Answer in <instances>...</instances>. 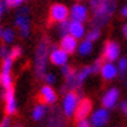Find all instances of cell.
I'll use <instances>...</instances> for the list:
<instances>
[{"label":"cell","mask_w":127,"mask_h":127,"mask_svg":"<svg viewBox=\"0 0 127 127\" xmlns=\"http://www.w3.org/2000/svg\"><path fill=\"white\" fill-rule=\"evenodd\" d=\"M1 40L4 41V44H6V45H10L12 42H14V40H16V32H14V30L10 28V27L3 28Z\"/></svg>","instance_id":"obj_21"},{"label":"cell","mask_w":127,"mask_h":127,"mask_svg":"<svg viewBox=\"0 0 127 127\" xmlns=\"http://www.w3.org/2000/svg\"><path fill=\"white\" fill-rule=\"evenodd\" d=\"M91 74H94V69L91 65H85L82 67V68L80 71L76 72V84H77V90L82 86V84L91 76Z\"/></svg>","instance_id":"obj_18"},{"label":"cell","mask_w":127,"mask_h":127,"mask_svg":"<svg viewBox=\"0 0 127 127\" xmlns=\"http://www.w3.org/2000/svg\"><path fill=\"white\" fill-rule=\"evenodd\" d=\"M13 63H14V59H12L10 57L4 58L1 63V73H12Z\"/></svg>","instance_id":"obj_24"},{"label":"cell","mask_w":127,"mask_h":127,"mask_svg":"<svg viewBox=\"0 0 127 127\" xmlns=\"http://www.w3.org/2000/svg\"><path fill=\"white\" fill-rule=\"evenodd\" d=\"M121 16H122L123 18H127V4L123 5L122 8H121Z\"/></svg>","instance_id":"obj_36"},{"label":"cell","mask_w":127,"mask_h":127,"mask_svg":"<svg viewBox=\"0 0 127 127\" xmlns=\"http://www.w3.org/2000/svg\"><path fill=\"white\" fill-rule=\"evenodd\" d=\"M26 0H5V5L8 6V8H18L23 4Z\"/></svg>","instance_id":"obj_29"},{"label":"cell","mask_w":127,"mask_h":127,"mask_svg":"<svg viewBox=\"0 0 127 127\" xmlns=\"http://www.w3.org/2000/svg\"><path fill=\"white\" fill-rule=\"evenodd\" d=\"M121 58V46L117 41L108 40L103 46L101 59L104 62H117Z\"/></svg>","instance_id":"obj_5"},{"label":"cell","mask_w":127,"mask_h":127,"mask_svg":"<svg viewBox=\"0 0 127 127\" xmlns=\"http://www.w3.org/2000/svg\"><path fill=\"white\" fill-rule=\"evenodd\" d=\"M9 53H10V48L6 45V44H4V45L0 46V57H1V59L9 57Z\"/></svg>","instance_id":"obj_30"},{"label":"cell","mask_w":127,"mask_h":127,"mask_svg":"<svg viewBox=\"0 0 127 127\" xmlns=\"http://www.w3.org/2000/svg\"><path fill=\"white\" fill-rule=\"evenodd\" d=\"M126 59H127V57H126Z\"/></svg>","instance_id":"obj_43"},{"label":"cell","mask_w":127,"mask_h":127,"mask_svg":"<svg viewBox=\"0 0 127 127\" xmlns=\"http://www.w3.org/2000/svg\"><path fill=\"white\" fill-rule=\"evenodd\" d=\"M121 91L117 87H109L101 96V107L105 109H114L119 103Z\"/></svg>","instance_id":"obj_9"},{"label":"cell","mask_w":127,"mask_h":127,"mask_svg":"<svg viewBox=\"0 0 127 127\" xmlns=\"http://www.w3.org/2000/svg\"><path fill=\"white\" fill-rule=\"evenodd\" d=\"M117 69H118V76H125L127 73V59L126 58H119L117 61Z\"/></svg>","instance_id":"obj_25"},{"label":"cell","mask_w":127,"mask_h":127,"mask_svg":"<svg viewBox=\"0 0 127 127\" xmlns=\"http://www.w3.org/2000/svg\"><path fill=\"white\" fill-rule=\"evenodd\" d=\"M93 112V101L87 98H81L78 104H77V108L76 112H74V118L77 121H81V119H87L90 117Z\"/></svg>","instance_id":"obj_11"},{"label":"cell","mask_w":127,"mask_h":127,"mask_svg":"<svg viewBox=\"0 0 127 127\" xmlns=\"http://www.w3.org/2000/svg\"><path fill=\"white\" fill-rule=\"evenodd\" d=\"M122 33H123V36H125V39L127 40V23L122 27Z\"/></svg>","instance_id":"obj_38"},{"label":"cell","mask_w":127,"mask_h":127,"mask_svg":"<svg viewBox=\"0 0 127 127\" xmlns=\"http://www.w3.org/2000/svg\"><path fill=\"white\" fill-rule=\"evenodd\" d=\"M22 55V48L21 46H13L12 49H10V53H9V57L12 58V59H18L19 57Z\"/></svg>","instance_id":"obj_28"},{"label":"cell","mask_w":127,"mask_h":127,"mask_svg":"<svg viewBox=\"0 0 127 127\" xmlns=\"http://www.w3.org/2000/svg\"><path fill=\"white\" fill-rule=\"evenodd\" d=\"M71 69H72V67H69L68 64H65V65L61 67V71H62V74H63V76H65V74H68V73L71 72Z\"/></svg>","instance_id":"obj_35"},{"label":"cell","mask_w":127,"mask_h":127,"mask_svg":"<svg viewBox=\"0 0 127 127\" xmlns=\"http://www.w3.org/2000/svg\"><path fill=\"white\" fill-rule=\"evenodd\" d=\"M58 32L61 36H64V35H68V28H69V21L67 19L64 22H61V23H58Z\"/></svg>","instance_id":"obj_26"},{"label":"cell","mask_w":127,"mask_h":127,"mask_svg":"<svg viewBox=\"0 0 127 127\" xmlns=\"http://www.w3.org/2000/svg\"><path fill=\"white\" fill-rule=\"evenodd\" d=\"M68 33H69L71 36H73L74 39H77V40L84 39L85 35H86V27H85V23H81V22H73V21H69Z\"/></svg>","instance_id":"obj_17"},{"label":"cell","mask_w":127,"mask_h":127,"mask_svg":"<svg viewBox=\"0 0 127 127\" xmlns=\"http://www.w3.org/2000/svg\"><path fill=\"white\" fill-rule=\"evenodd\" d=\"M69 18V9L62 3H55L49 9V19L54 23H61Z\"/></svg>","instance_id":"obj_8"},{"label":"cell","mask_w":127,"mask_h":127,"mask_svg":"<svg viewBox=\"0 0 127 127\" xmlns=\"http://www.w3.org/2000/svg\"><path fill=\"white\" fill-rule=\"evenodd\" d=\"M94 50V44L91 41H89L86 39H84L82 41L78 42V46H77V51L81 57H87L93 53Z\"/></svg>","instance_id":"obj_20"},{"label":"cell","mask_w":127,"mask_h":127,"mask_svg":"<svg viewBox=\"0 0 127 127\" xmlns=\"http://www.w3.org/2000/svg\"><path fill=\"white\" fill-rule=\"evenodd\" d=\"M0 86L3 90L13 87V77L12 73H0Z\"/></svg>","instance_id":"obj_22"},{"label":"cell","mask_w":127,"mask_h":127,"mask_svg":"<svg viewBox=\"0 0 127 127\" xmlns=\"http://www.w3.org/2000/svg\"><path fill=\"white\" fill-rule=\"evenodd\" d=\"M48 113H49L48 105H45V104H42V103H39L33 107L31 117H32V119L35 122H40V121H42V119H45Z\"/></svg>","instance_id":"obj_19"},{"label":"cell","mask_w":127,"mask_h":127,"mask_svg":"<svg viewBox=\"0 0 127 127\" xmlns=\"http://www.w3.org/2000/svg\"><path fill=\"white\" fill-rule=\"evenodd\" d=\"M103 59L101 58H98L96 61L94 62V64L91 65L93 67V69H94V73H99V71H100V67H101V64H103Z\"/></svg>","instance_id":"obj_31"},{"label":"cell","mask_w":127,"mask_h":127,"mask_svg":"<svg viewBox=\"0 0 127 127\" xmlns=\"http://www.w3.org/2000/svg\"><path fill=\"white\" fill-rule=\"evenodd\" d=\"M116 0H100L96 8L93 9V18H91V27L103 28L108 25L110 18L113 17L116 12Z\"/></svg>","instance_id":"obj_1"},{"label":"cell","mask_w":127,"mask_h":127,"mask_svg":"<svg viewBox=\"0 0 127 127\" xmlns=\"http://www.w3.org/2000/svg\"><path fill=\"white\" fill-rule=\"evenodd\" d=\"M78 1H84V0H78Z\"/></svg>","instance_id":"obj_41"},{"label":"cell","mask_w":127,"mask_h":127,"mask_svg":"<svg viewBox=\"0 0 127 127\" xmlns=\"http://www.w3.org/2000/svg\"><path fill=\"white\" fill-rule=\"evenodd\" d=\"M100 30L99 28H95V27H91L89 31H86V35H85V39L89 40V41H91V42H95V41H98L100 39Z\"/></svg>","instance_id":"obj_23"},{"label":"cell","mask_w":127,"mask_h":127,"mask_svg":"<svg viewBox=\"0 0 127 127\" xmlns=\"http://www.w3.org/2000/svg\"><path fill=\"white\" fill-rule=\"evenodd\" d=\"M39 99H40V103L45 104V105H54L58 100V94L54 90L53 86L44 85V86L40 87Z\"/></svg>","instance_id":"obj_12"},{"label":"cell","mask_w":127,"mask_h":127,"mask_svg":"<svg viewBox=\"0 0 127 127\" xmlns=\"http://www.w3.org/2000/svg\"><path fill=\"white\" fill-rule=\"evenodd\" d=\"M125 85H126V87H127V78H126V81H125Z\"/></svg>","instance_id":"obj_40"},{"label":"cell","mask_w":127,"mask_h":127,"mask_svg":"<svg viewBox=\"0 0 127 127\" xmlns=\"http://www.w3.org/2000/svg\"><path fill=\"white\" fill-rule=\"evenodd\" d=\"M77 46H78V40L74 39L73 36H71L69 33L62 36L61 42H59V48L63 49L67 54L74 53V51L77 50Z\"/></svg>","instance_id":"obj_16"},{"label":"cell","mask_w":127,"mask_h":127,"mask_svg":"<svg viewBox=\"0 0 127 127\" xmlns=\"http://www.w3.org/2000/svg\"><path fill=\"white\" fill-rule=\"evenodd\" d=\"M110 121V110L105 108H98L91 112L90 117H89V122L91 127H105Z\"/></svg>","instance_id":"obj_7"},{"label":"cell","mask_w":127,"mask_h":127,"mask_svg":"<svg viewBox=\"0 0 127 127\" xmlns=\"http://www.w3.org/2000/svg\"><path fill=\"white\" fill-rule=\"evenodd\" d=\"M118 108H119V110H121V113L127 117V100H123L121 103H118Z\"/></svg>","instance_id":"obj_32"},{"label":"cell","mask_w":127,"mask_h":127,"mask_svg":"<svg viewBox=\"0 0 127 127\" xmlns=\"http://www.w3.org/2000/svg\"><path fill=\"white\" fill-rule=\"evenodd\" d=\"M5 3L4 1H0V18H1V16L4 14V12H5Z\"/></svg>","instance_id":"obj_37"},{"label":"cell","mask_w":127,"mask_h":127,"mask_svg":"<svg viewBox=\"0 0 127 127\" xmlns=\"http://www.w3.org/2000/svg\"><path fill=\"white\" fill-rule=\"evenodd\" d=\"M30 9L27 6H21L18 9L16 18H14V25L18 28L19 35L22 37H28L31 32V23H30Z\"/></svg>","instance_id":"obj_4"},{"label":"cell","mask_w":127,"mask_h":127,"mask_svg":"<svg viewBox=\"0 0 127 127\" xmlns=\"http://www.w3.org/2000/svg\"><path fill=\"white\" fill-rule=\"evenodd\" d=\"M89 6L82 4V3H77L74 4L72 8L69 9V21L73 22H81L85 23L89 19Z\"/></svg>","instance_id":"obj_10"},{"label":"cell","mask_w":127,"mask_h":127,"mask_svg":"<svg viewBox=\"0 0 127 127\" xmlns=\"http://www.w3.org/2000/svg\"><path fill=\"white\" fill-rule=\"evenodd\" d=\"M50 41L49 39L44 37L39 42L36 48L35 53V59H33V68H35V74L37 78H44L48 68V62H49V54H50Z\"/></svg>","instance_id":"obj_2"},{"label":"cell","mask_w":127,"mask_h":127,"mask_svg":"<svg viewBox=\"0 0 127 127\" xmlns=\"http://www.w3.org/2000/svg\"><path fill=\"white\" fill-rule=\"evenodd\" d=\"M63 113L61 109H58L57 107L53 108V110L48 116V121L45 127H64V118Z\"/></svg>","instance_id":"obj_15"},{"label":"cell","mask_w":127,"mask_h":127,"mask_svg":"<svg viewBox=\"0 0 127 127\" xmlns=\"http://www.w3.org/2000/svg\"><path fill=\"white\" fill-rule=\"evenodd\" d=\"M76 127H91V125H90L89 118H87V119H81V121H77V126Z\"/></svg>","instance_id":"obj_34"},{"label":"cell","mask_w":127,"mask_h":127,"mask_svg":"<svg viewBox=\"0 0 127 127\" xmlns=\"http://www.w3.org/2000/svg\"><path fill=\"white\" fill-rule=\"evenodd\" d=\"M68 58H69V54H67L61 48H53L50 50V54H49L50 63L59 67V68L65 65V64H68Z\"/></svg>","instance_id":"obj_13"},{"label":"cell","mask_w":127,"mask_h":127,"mask_svg":"<svg viewBox=\"0 0 127 127\" xmlns=\"http://www.w3.org/2000/svg\"><path fill=\"white\" fill-rule=\"evenodd\" d=\"M1 35H3V28L0 27V40H1Z\"/></svg>","instance_id":"obj_39"},{"label":"cell","mask_w":127,"mask_h":127,"mask_svg":"<svg viewBox=\"0 0 127 127\" xmlns=\"http://www.w3.org/2000/svg\"><path fill=\"white\" fill-rule=\"evenodd\" d=\"M42 80L45 81V84H46V85H50V86H53V85L55 84V82H57V77H55V74H54V73H51V72H46Z\"/></svg>","instance_id":"obj_27"},{"label":"cell","mask_w":127,"mask_h":127,"mask_svg":"<svg viewBox=\"0 0 127 127\" xmlns=\"http://www.w3.org/2000/svg\"><path fill=\"white\" fill-rule=\"evenodd\" d=\"M12 126V119L9 116L4 117L1 121H0V127H10Z\"/></svg>","instance_id":"obj_33"},{"label":"cell","mask_w":127,"mask_h":127,"mask_svg":"<svg viewBox=\"0 0 127 127\" xmlns=\"http://www.w3.org/2000/svg\"><path fill=\"white\" fill-rule=\"evenodd\" d=\"M1 99L4 100V108H5V113L6 116H14L18 110V101L16 98V93H14V89L9 87L1 91Z\"/></svg>","instance_id":"obj_6"},{"label":"cell","mask_w":127,"mask_h":127,"mask_svg":"<svg viewBox=\"0 0 127 127\" xmlns=\"http://www.w3.org/2000/svg\"><path fill=\"white\" fill-rule=\"evenodd\" d=\"M114 127H119V126H114Z\"/></svg>","instance_id":"obj_42"},{"label":"cell","mask_w":127,"mask_h":127,"mask_svg":"<svg viewBox=\"0 0 127 127\" xmlns=\"http://www.w3.org/2000/svg\"><path fill=\"white\" fill-rule=\"evenodd\" d=\"M99 73H100L101 78L105 80V81H113L114 78L118 77L117 65L113 62H103Z\"/></svg>","instance_id":"obj_14"},{"label":"cell","mask_w":127,"mask_h":127,"mask_svg":"<svg viewBox=\"0 0 127 127\" xmlns=\"http://www.w3.org/2000/svg\"><path fill=\"white\" fill-rule=\"evenodd\" d=\"M81 99V96L74 91V90H68L65 91L63 100H62V113L65 118H71L74 116V112H76L77 104Z\"/></svg>","instance_id":"obj_3"}]
</instances>
